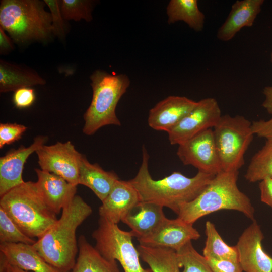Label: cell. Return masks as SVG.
Returning a JSON list of instances; mask_svg holds the SVG:
<instances>
[{
    "label": "cell",
    "instance_id": "7402d4cb",
    "mask_svg": "<svg viewBox=\"0 0 272 272\" xmlns=\"http://www.w3.org/2000/svg\"><path fill=\"white\" fill-rule=\"evenodd\" d=\"M45 84V80L35 70L23 64L0 60L1 93L14 92L21 88Z\"/></svg>",
    "mask_w": 272,
    "mask_h": 272
},
{
    "label": "cell",
    "instance_id": "3957f363",
    "mask_svg": "<svg viewBox=\"0 0 272 272\" xmlns=\"http://www.w3.org/2000/svg\"><path fill=\"white\" fill-rule=\"evenodd\" d=\"M238 177V171H223L216 175L194 199L180 207L177 218L193 225L205 216L229 210L254 220V208L249 198L239 189Z\"/></svg>",
    "mask_w": 272,
    "mask_h": 272
},
{
    "label": "cell",
    "instance_id": "8fae6325",
    "mask_svg": "<svg viewBox=\"0 0 272 272\" xmlns=\"http://www.w3.org/2000/svg\"><path fill=\"white\" fill-rule=\"evenodd\" d=\"M40 169L55 174L74 185H78L81 156L71 141L41 146L36 151Z\"/></svg>",
    "mask_w": 272,
    "mask_h": 272
},
{
    "label": "cell",
    "instance_id": "277c9868",
    "mask_svg": "<svg viewBox=\"0 0 272 272\" xmlns=\"http://www.w3.org/2000/svg\"><path fill=\"white\" fill-rule=\"evenodd\" d=\"M46 6L40 0H1L0 27L18 45L46 43L54 35Z\"/></svg>",
    "mask_w": 272,
    "mask_h": 272
},
{
    "label": "cell",
    "instance_id": "4dcf8cb0",
    "mask_svg": "<svg viewBox=\"0 0 272 272\" xmlns=\"http://www.w3.org/2000/svg\"><path fill=\"white\" fill-rule=\"evenodd\" d=\"M44 1L51 13L53 35L63 40L65 38L67 33L68 26L66 25V21L64 19L61 13L60 1L44 0Z\"/></svg>",
    "mask_w": 272,
    "mask_h": 272
},
{
    "label": "cell",
    "instance_id": "ffe728a7",
    "mask_svg": "<svg viewBox=\"0 0 272 272\" xmlns=\"http://www.w3.org/2000/svg\"><path fill=\"white\" fill-rule=\"evenodd\" d=\"M1 254L11 264L31 272H61L47 263L33 245L1 243Z\"/></svg>",
    "mask_w": 272,
    "mask_h": 272
},
{
    "label": "cell",
    "instance_id": "5bb4252c",
    "mask_svg": "<svg viewBox=\"0 0 272 272\" xmlns=\"http://www.w3.org/2000/svg\"><path fill=\"white\" fill-rule=\"evenodd\" d=\"M47 139L46 136L38 135L29 147L21 145L0 158L1 196L24 182L22 173L26 160L31 154L45 145Z\"/></svg>",
    "mask_w": 272,
    "mask_h": 272
},
{
    "label": "cell",
    "instance_id": "d4e9b609",
    "mask_svg": "<svg viewBox=\"0 0 272 272\" xmlns=\"http://www.w3.org/2000/svg\"><path fill=\"white\" fill-rule=\"evenodd\" d=\"M139 255L153 272H181L176 251L165 247L139 245Z\"/></svg>",
    "mask_w": 272,
    "mask_h": 272
},
{
    "label": "cell",
    "instance_id": "2e32d148",
    "mask_svg": "<svg viewBox=\"0 0 272 272\" xmlns=\"http://www.w3.org/2000/svg\"><path fill=\"white\" fill-rule=\"evenodd\" d=\"M38 190L48 207L56 214L73 200L77 186L55 174L36 168Z\"/></svg>",
    "mask_w": 272,
    "mask_h": 272
},
{
    "label": "cell",
    "instance_id": "f546056e",
    "mask_svg": "<svg viewBox=\"0 0 272 272\" xmlns=\"http://www.w3.org/2000/svg\"><path fill=\"white\" fill-rule=\"evenodd\" d=\"M36 241L25 234L0 207V242L33 245Z\"/></svg>",
    "mask_w": 272,
    "mask_h": 272
},
{
    "label": "cell",
    "instance_id": "5b68a950",
    "mask_svg": "<svg viewBox=\"0 0 272 272\" xmlns=\"http://www.w3.org/2000/svg\"><path fill=\"white\" fill-rule=\"evenodd\" d=\"M0 207L32 238H41L58 220L32 181H24L1 196Z\"/></svg>",
    "mask_w": 272,
    "mask_h": 272
},
{
    "label": "cell",
    "instance_id": "ab89813d",
    "mask_svg": "<svg viewBox=\"0 0 272 272\" xmlns=\"http://www.w3.org/2000/svg\"><path fill=\"white\" fill-rule=\"evenodd\" d=\"M270 61H271V63L272 64V49H271V53H270Z\"/></svg>",
    "mask_w": 272,
    "mask_h": 272
},
{
    "label": "cell",
    "instance_id": "4316f807",
    "mask_svg": "<svg viewBox=\"0 0 272 272\" xmlns=\"http://www.w3.org/2000/svg\"><path fill=\"white\" fill-rule=\"evenodd\" d=\"M249 182L272 179V142L266 141L251 159L244 175Z\"/></svg>",
    "mask_w": 272,
    "mask_h": 272
},
{
    "label": "cell",
    "instance_id": "9c48e42d",
    "mask_svg": "<svg viewBox=\"0 0 272 272\" xmlns=\"http://www.w3.org/2000/svg\"><path fill=\"white\" fill-rule=\"evenodd\" d=\"M222 115L219 105L215 98L209 97L201 99L167 132L170 143L172 145H179L203 130L213 128Z\"/></svg>",
    "mask_w": 272,
    "mask_h": 272
},
{
    "label": "cell",
    "instance_id": "603a6c76",
    "mask_svg": "<svg viewBox=\"0 0 272 272\" xmlns=\"http://www.w3.org/2000/svg\"><path fill=\"white\" fill-rule=\"evenodd\" d=\"M78 255L71 272H121L115 260L104 257L84 235L78 239Z\"/></svg>",
    "mask_w": 272,
    "mask_h": 272
},
{
    "label": "cell",
    "instance_id": "7a4b0ae2",
    "mask_svg": "<svg viewBox=\"0 0 272 272\" xmlns=\"http://www.w3.org/2000/svg\"><path fill=\"white\" fill-rule=\"evenodd\" d=\"M92 213L91 207L79 195L62 209L60 218L33 245L44 260L61 272L73 268L78 253L77 228Z\"/></svg>",
    "mask_w": 272,
    "mask_h": 272
},
{
    "label": "cell",
    "instance_id": "cb8c5ba5",
    "mask_svg": "<svg viewBox=\"0 0 272 272\" xmlns=\"http://www.w3.org/2000/svg\"><path fill=\"white\" fill-rule=\"evenodd\" d=\"M166 14L169 24L182 21L196 32L201 31L204 27L205 16L199 9L197 0H171Z\"/></svg>",
    "mask_w": 272,
    "mask_h": 272
},
{
    "label": "cell",
    "instance_id": "ba28073f",
    "mask_svg": "<svg viewBox=\"0 0 272 272\" xmlns=\"http://www.w3.org/2000/svg\"><path fill=\"white\" fill-rule=\"evenodd\" d=\"M92 236L98 252L108 260L118 261L124 272H153L142 267L130 231L122 230L117 224L99 217L98 227Z\"/></svg>",
    "mask_w": 272,
    "mask_h": 272
},
{
    "label": "cell",
    "instance_id": "6da1fadb",
    "mask_svg": "<svg viewBox=\"0 0 272 272\" xmlns=\"http://www.w3.org/2000/svg\"><path fill=\"white\" fill-rule=\"evenodd\" d=\"M149 155L144 145L142 161L135 176L128 180L137 191L141 201L169 208L177 215L180 207L194 199L215 175L198 171L192 177L179 172L154 180L149 171Z\"/></svg>",
    "mask_w": 272,
    "mask_h": 272
},
{
    "label": "cell",
    "instance_id": "8992f818",
    "mask_svg": "<svg viewBox=\"0 0 272 272\" xmlns=\"http://www.w3.org/2000/svg\"><path fill=\"white\" fill-rule=\"evenodd\" d=\"M90 79L92 98L83 116L85 124L82 130L87 135L94 134L106 125H121L116 108L130 84L126 74H112L102 70L94 71Z\"/></svg>",
    "mask_w": 272,
    "mask_h": 272
},
{
    "label": "cell",
    "instance_id": "f1b7e54d",
    "mask_svg": "<svg viewBox=\"0 0 272 272\" xmlns=\"http://www.w3.org/2000/svg\"><path fill=\"white\" fill-rule=\"evenodd\" d=\"M96 2L92 0H61L62 16L66 21L83 20L90 22L93 20L92 12Z\"/></svg>",
    "mask_w": 272,
    "mask_h": 272
},
{
    "label": "cell",
    "instance_id": "44dd1931",
    "mask_svg": "<svg viewBox=\"0 0 272 272\" xmlns=\"http://www.w3.org/2000/svg\"><path fill=\"white\" fill-rule=\"evenodd\" d=\"M119 179L114 171H105L98 164L90 163L84 155H81L79 165L78 185L89 188L102 202Z\"/></svg>",
    "mask_w": 272,
    "mask_h": 272
},
{
    "label": "cell",
    "instance_id": "d590c367",
    "mask_svg": "<svg viewBox=\"0 0 272 272\" xmlns=\"http://www.w3.org/2000/svg\"><path fill=\"white\" fill-rule=\"evenodd\" d=\"M259 188L261 201L272 208V179L260 181Z\"/></svg>",
    "mask_w": 272,
    "mask_h": 272
},
{
    "label": "cell",
    "instance_id": "e0dca14e",
    "mask_svg": "<svg viewBox=\"0 0 272 272\" xmlns=\"http://www.w3.org/2000/svg\"><path fill=\"white\" fill-rule=\"evenodd\" d=\"M139 201V194L129 181L119 179L102 202L99 208V217L117 224Z\"/></svg>",
    "mask_w": 272,
    "mask_h": 272
},
{
    "label": "cell",
    "instance_id": "836d02e7",
    "mask_svg": "<svg viewBox=\"0 0 272 272\" xmlns=\"http://www.w3.org/2000/svg\"><path fill=\"white\" fill-rule=\"evenodd\" d=\"M213 272H243L239 262L231 260L205 258Z\"/></svg>",
    "mask_w": 272,
    "mask_h": 272
},
{
    "label": "cell",
    "instance_id": "8d00e7d4",
    "mask_svg": "<svg viewBox=\"0 0 272 272\" xmlns=\"http://www.w3.org/2000/svg\"><path fill=\"white\" fill-rule=\"evenodd\" d=\"M14 42L0 27V54L7 55L14 49Z\"/></svg>",
    "mask_w": 272,
    "mask_h": 272
},
{
    "label": "cell",
    "instance_id": "83f0119b",
    "mask_svg": "<svg viewBox=\"0 0 272 272\" xmlns=\"http://www.w3.org/2000/svg\"><path fill=\"white\" fill-rule=\"evenodd\" d=\"M181 272H213L205 257L193 246L191 241L177 251Z\"/></svg>",
    "mask_w": 272,
    "mask_h": 272
},
{
    "label": "cell",
    "instance_id": "1f68e13d",
    "mask_svg": "<svg viewBox=\"0 0 272 272\" xmlns=\"http://www.w3.org/2000/svg\"><path fill=\"white\" fill-rule=\"evenodd\" d=\"M27 129L25 125L16 123H1L0 148L20 139Z\"/></svg>",
    "mask_w": 272,
    "mask_h": 272
},
{
    "label": "cell",
    "instance_id": "e575fe53",
    "mask_svg": "<svg viewBox=\"0 0 272 272\" xmlns=\"http://www.w3.org/2000/svg\"><path fill=\"white\" fill-rule=\"evenodd\" d=\"M252 128L254 135L272 142V117L267 120L253 121Z\"/></svg>",
    "mask_w": 272,
    "mask_h": 272
},
{
    "label": "cell",
    "instance_id": "7c38bea8",
    "mask_svg": "<svg viewBox=\"0 0 272 272\" xmlns=\"http://www.w3.org/2000/svg\"><path fill=\"white\" fill-rule=\"evenodd\" d=\"M264 235L254 220L239 237L235 245L239 263L245 272H272V257L263 249Z\"/></svg>",
    "mask_w": 272,
    "mask_h": 272
},
{
    "label": "cell",
    "instance_id": "30bf717a",
    "mask_svg": "<svg viewBox=\"0 0 272 272\" xmlns=\"http://www.w3.org/2000/svg\"><path fill=\"white\" fill-rule=\"evenodd\" d=\"M177 155L185 165H191L198 171L216 175L222 172L213 128L198 133L178 145Z\"/></svg>",
    "mask_w": 272,
    "mask_h": 272
},
{
    "label": "cell",
    "instance_id": "f35d334b",
    "mask_svg": "<svg viewBox=\"0 0 272 272\" xmlns=\"http://www.w3.org/2000/svg\"><path fill=\"white\" fill-rule=\"evenodd\" d=\"M0 272H31L23 270L15 265L9 263L0 254Z\"/></svg>",
    "mask_w": 272,
    "mask_h": 272
},
{
    "label": "cell",
    "instance_id": "60d3db41",
    "mask_svg": "<svg viewBox=\"0 0 272 272\" xmlns=\"http://www.w3.org/2000/svg\"><path fill=\"white\" fill-rule=\"evenodd\" d=\"M69 272H71V271H69Z\"/></svg>",
    "mask_w": 272,
    "mask_h": 272
},
{
    "label": "cell",
    "instance_id": "4fadbf2b",
    "mask_svg": "<svg viewBox=\"0 0 272 272\" xmlns=\"http://www.w3.org/2000/svg\"><path fill=\"white\" fill-rule=\"evenodd\" d=\"M200 237L192 224L177 218L166 220L153 233L138 239L140 245L154 247H165L176 252L185 245Z\"/></svg>",
    "mask_w": 272,
    "mask_h": 272
},
{
    "label": "cell",
    "instance_id": "484cf974",
    "mask_svg": "<svg viewBox=\"0 0 272 272\" xmlns=\"http://www.w3.org/2000/svg\"><path fill=\"white\" fill-rule=\"evenodd\" d=\"M205 233L207 238L202 255L205 258L239 262L236 246H230L225 243L219 235L215 225L209 221L206 223Z\"/></svg>",
    "mask_w": 272,
    "mask_h": 272
},
{
    "label": "cell",
    "instance_id": "d6986e66",
    "mask_svg": "<svg viewBox=\"0 0 272 272\" xmlns=\"http://www.w3.org/2000/svg\"><path fill=\"white\" fill-rule=\"evenodd\" d=\"M163 207L151 202L139 201L122 220L131 229L137 239L153 233L166 220Z\"/></svg>",
    "mask_w": 272,
    "mask_h": 272
},
{
    "label": "cell",
    "instance_id": "74e56055",
    "mask_svg": "<svg viewBox=\"0 0 272 272\" xmlns=\"http://www.w3.org/2000/svg\"><path fill=\"white\" fill-rule=\"evenodd\" d=\"M262 93L264 98L262 106L268 113L272 114V86L264 87Z\"/></svg>",
    "mask_w": 272,
    "mask_h": 272
},
{
    "label": "cell",
    "instance_id": "ac0fdd59",
    "mask_svg": "<svg viewBox=\"0 0 272 272\" xmlns=\"http://www.w3.org/2000/svg\"><path fill=\"white\" fill-rule=\"evenodd\" d=\"M263 0H238L232 5L224 22L218 28L217 38L227 42L243 28L251 27L261 11Z\"/></svg>",
    "mask_w": 272,
    "mask_h": 272
},
{
    "label": "cell",
    "instance_id": "9a60e30c",
    "mask_svg": "<svg viewBox=\"0 0 272 272\" xmlns=\"http://www.w3.org/2000/svg\"><path fill=\"white\" fill-rule=\"evenodd\" d=\"M196 104L197 102L184 96H169L150 110L148 125L154 130L168 132Z\"/></svg>",
    "mask_w": 272,
    "mask_h": 272
},
{
    "label": "cell",
    "instance_id": "52a82bcc",
    "mask_svg": "<svg viewBox=\"0 0 272 272\" xmlns=\"http://www.w3.org/2000/svg\"><path fill=\"white\" fill-rule=\"evenodd\" d=\"M213 131L223 171H238L254 135L252 122L242 115H222Z\"/></svg>",
    "mask_w": 272,
    "mask_h": 272
},
{
    "label": "cell",
    "instance_id": "d6a6232c",
    "mask_svg": "<svg viewBox=\"0 0 272 272\" xmlns=\"http://www.w3.org/2000/svg\"><path fill=\"white\" fill-rule=\"evenodd\" d=\"M36 95L31 87L21 88L14 91L13 101L18 108L23 109L31 106L34 102Z\"/></svg>",
    "mask_w": 272,
    "mask_h": 272
}]
</instances>
